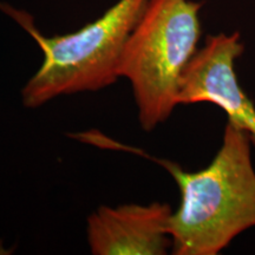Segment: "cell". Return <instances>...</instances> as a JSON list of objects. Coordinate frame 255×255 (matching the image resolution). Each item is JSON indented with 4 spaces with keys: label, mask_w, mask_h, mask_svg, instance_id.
Listing matches in <instances>:
<instances>
[{
    "label": "cell",
    "mask_w": 255,
    "mask_h": 255,
    "mask_svg": "<svg viewBox=\"0 0 255 255\" xmlns=\"http://www.w3.org/2000/svg\"><path fill=\"white\" fill-rule=\"evenodd\" d=\"M251 137L227 122L212 162L186 171L170 161L156 159L177 183L181 202L168 225L171 253L216 255L241 233L255 227V169Z\"/></svg>",
    "instance_id": "obj_1"
},
{
    "label": "cell",
    "mask_w": 255,
    "mask_h": 255,
    "mask_svg": "<svg viewBox=\"0 0 255 255\" xmlns=\"http://www.w3.org/2000/svg\"><path fill=\"white\" fill-rule=\"evenodd\" d=\"M146 4L148 0H119L81 30L45 37L30 14L0 2V9L37 41L44 56L21 90L25 107L36 109L59 96L98 91L116 82L123 49Z\"/></svg>",
    "instance_id": "obj_2"
},
{
    "label": "cell",
    "mask_w": 255,
    "mask_h": 255,
    "mask_svg": "<svg viewBox=\"0 0 255 255\" xmlns=\"http://www.w3.org/2000/svg\"><path fill=\"white\" fill-rule=\"evenodd\" d=\"M202 4L148 0L127 40L119 76L129 79L142 129L151 131L178 104L181 81L201 38Z\"/></svg>",
    "instance_id": "obj_3"
},
{
    "label": "cell",
    "mask_w": 255,
    "mask_h": 255,
    "mask_svg": "<svg viewBox=\"0 0 255 255\" xmlns=\"http://www.w3.org/2000/svg\"><path fill=\"white\" fill-rule=\"evenodd\" d=\"M245 51L239 32L208 36L181 81L178 104L212 103L228 122L246 131L255 146V105L239 83L235 63Z\"/></svg>",
    "instance_id": "obj_4"
},
{
    "label": "cell",
    "mask_w": 255,
    "mask_h": 255,
    "mask_svg": "<svg viewBox=\"0 0 255 255\" xmlns=\"http://www.w3.org/2000/svg\"><path fill=\"white\" fill-rule=\"evenodd\" d=\"M168 203L101 206L88 219V242L95 255H163L171 248Z\"/></svg>",
    "instance_id": "obj_5"
}]
</instances>
